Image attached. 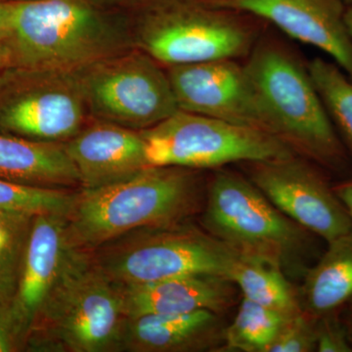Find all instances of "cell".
I'll return each instance as SVG.
<instances>
[{
  "label": "cell",
  "mask_w": 352,
  "mask_h": 352,
  "mask_svg": "<svg viewBox=\"0 0 352 352\" xmlns=\"http://www.w3.org/2000/svg\"><path fill=\"white\" fill-rule=\"evenodd\" d=\"M303 311L318 319L352 305V231L328 243L323 256L303 275Z\"/></svg>",
  "instance_id": "19"
},
{
  "label": "cell",
  "mask_w": 352,
  "mask_h": 352,
  "mask_svg": "<svg viewBox=\"0 0 352 352\" xmlns=\"http://www.w3.org/2000/svg\"><path fill=\"white\" fill-rule=\"evenodd\" d=\"M231 281L243 298L284 316L302 311L298 289L289 282L283 268L268 259L241 254Z\"/></svg>",
  "instance_id": "20"
},
{
  "label": "cell",
  "mask_w": 352,
  "mask_h": 352,
  "mask_svg": "<svg viewBox=\"0 0 352 352\" xmlns=\"http://www.w3.org/2000/svg\"><path fill=\"white\" fill-rule=\"evenodd\" d=\"M333 188L352 220V178L333 186Z\"/></svg>",
  "instance_id": "28"
},
{
  "label": "cell",
  "mask_w": 352,
  "mask_h": 352,
  "mask_svg": "<svg viewBox=\"0 0 352 352\" xmlns=\"http://www.w3.org/2000/svg\"><path fill=\"white\" fill-rule=\"evenodd\" d=\"M10 32V4L0 1V41H6Z\"/></svg>",
  "instance_id": "29"
},
{
  "label": "cell",
  "mask_w": 352,
  "mask_h": 352,
  "mask_svg": "<svg viewBox=\"0 0 352 352\" xmlns=\"http://www.w3.org/2000/svg\"><path fill=\"white\" fill-rule=\"evenodd\" d=\"M32 215L0 212V302L11 305L31 232Z\"/></svg>",
  "instance_id": "23"
},
{
  "label": "cell",
  "mask_w": 352,
  "mask_h": 352,
  "mask_svg": "<svg viewBox=\"0 0 352 352\" xmlns=\"http://www.w3.org/2000/svg\"><path fill=\"white\" fill-rule=\"evenodd\" d=\"M66 214L34 215L11 310L20 339L25 340L76 249Z\"/></svg>",
  "instance_id": "14"
},
{
  "label": "cell",
  "mask_w": 352,
  "mask_h": 352,
  "mask_svg": "<svg viewBox=\"0 0 352 352\" xmlns=\"http://www.w3.org/2000/svg\"><path fill=\"white\" fill-rule=\"evenodd\" d=\"M22 340L18 333L11 305L0 302V352L23 351Z\"/></svg>",
  "instance_id": "27"
},
{
  "label": "cell",
  "mask_w": 352,
  "mask_h": 352,
  "mask_svg": "<svg viewBox=\"0 0 352 352\" xmlns=\"http://www.w3.org/2000/svg\"><path fill=\"white\" fill-rule=\"evenodd\" d=\"M64 145L83 189L107 186L151 166L140 132L105 120L83 126Z\"/></svg>",
  "instance_id": "15"
},
{
  "label": "cell",
  "mask_w": 352,
  "mask_h": 352,
  "mask_svg": "<svg viewBox=\"0 0 352 352\" xmlns=\"http://www.w3.org/2000/svg\"><path fill=\"white\" fill-rule=\"evenodd\" d=\"M333 126L352 154V80L333 62L315 58L307 66Z\"/></svg>",
  "instance_id": "22"
},
{
  "label": "cell",
  "mask_w": 352,
  "mask_h": 352,
  "mask_svg": "<svg viewBox=\"0 0 352 352\" xmlns=\"http://www.w3.org/2000/svg\"><path fill=\"white\" fill-rule=\"evenodd\" d=\"M203 228L244 256L279 264L286 274L305 275L309 234L289 219L248 177L219 170L207 187Z\"/></svg>",
  "instance_id": "5"
},
{
  "label": "cell",
  "mask_w": 352,
  "mask_h": 352,
  "mask_svg": "<svg viewBox=\"0 0 352 352\" xmlns=\"http://www.w3.org/2000/svg\"><path fill=\"white\" fill-rule=\"evenodd\" d=\"M9 4L11 69L78 73L126 47L124 30L88 0Z\"/></svg>",
  "instance_id": "2"
},
{
  "label": "cell",
  "mask_w": 352,
  "mask_h": 352,
  "mask_svg": "<svg viewBox=\"0 0 352 352\" xmlns=\"http://www.w3.org/2000/svg\"><path fill=\"white\" fill-rule=\"evenodd\" d=\"M139 132L148 163L154 166L199 170L295 155L268 132L182 110Z\"/></svg>",
  "instance_id": "7"
},
{
  "label": "cell",
  "mask_w": 352,
  "mask_h": 352,
  "mask_svg": "<svg viewBox=\"0 0 352 352\" xmlns=\"http://www.w3.org/2000/svg\"><path fill=\"white\" fill-rule=\"evenodd\" d=\"M288 317L243 298L233 321L226 326V351L268 352L278 331Z\"/></svg>",
  "instance_id": "21"
},
{
  "label": "cell",
  "mask_w": 352,
  "mask_h": 352,
  "mask_svg": "<svg viewBox=\"0 0 352 352\" xmlns=\"http://www.w3.org/2000/svg\"><path fill=\"white\" fill-rule=\"evenodd\" d=\"M250 180L289 219L330 243L352 231L346 208L311 164L295 155L247 163Z\"/></svg>",
  "instance_id": "10"
},
{
  "label": "cell",
  "mask_w": 352,
  "mask_h": 352,
  "mask_svg": "<svg viewBox=\"0 0 352 352\" xmlns=\"http://www.w3.org/2000/svg\"><path fill=\"white\" fill-rule=\"evenodd\" d=\"M119 287L76 248L25 340L44 352H119L126 320Z\"/></svg>",
  "instance_id": "3"
},
{
  "label": "cell",
  "mask_w": 352,
  "mask_h": 352,
  "mask_svg": "<svg viewBox=\"0 0 352 352\" xmlns=\"http://www.w3.org/2000/svg\"><path fill=\"white\" fill-rule=\"evenodd\" d=\"M316 318L305 311L282 324L268 352H312L316 349Z\"/></svg>",
  "instance_id": "25"
},
{
  "label": "cell",
  "mask_w": 352,
  "mask_h": 352,
  "mask_svg": "<svg viewBox=\"0 0 352 352\" xmlns=\"http://www.w3.org/2000/svg\"><path fill=\"white\" fill-rule=\"evenodd\" d=\"M224 328L220 314L210 310L126 317L119 351H219L223 346Z\"/></svg>",
  "instance_id": "17"
},
{
  "label": "cell",
  "mask_w": 352,
  "mask_h": 352,
  "mask_svg": "<svg viewBox=\"0 0 352 352\" xmlns=\"http://www.w3.org/2000/svg\"><path fill=\"white\" fill-rule=\"evenodd\" d=\"M74 194L71 190L41 188L0 177V212L32 215L67 214Z\"/></svg>",
  "instance_id": "24"
},
{
  "label": "cell",
  "mask_w": 352,
  "mask_h": 352,
  "mask_svg": "<svg viewBox=\"0 0 352 352\" xmlns=\"http://www.w3.org/2000/svg\"><path fill=\"white\" fill-rule=\"evenodd\" d=\"M12 67V53L6 41H0V73Z\"/></svg>",
  "instance_id": "30"
},
{
  "label": "cell",
  "mask_w": 352,
  "mask_h": 352,
  "mask_svg": "<svg viewBox=\"0 0 352 352\" xmlns=\"http://www.w3.org/2000/svg\"><path fill=\"white\" fill-rule=\"evenodd\" d=\"M126 317L188 314L210 310L221 314L235 302V284L217 275L194 274L119 286Z\"/></svg>",
  "instance_id": "16"
},
{
  "label": "cell",
  "mask_w": 352,
  "mask_h": 352,
  "mask_svg": "<svg viewBox=\"0 0 352 352\" xmlns=\"http://www.w3.org/2000/svg\"><path fill=\"white\" fill-rule=\"evenodd\" d=\"M9 2H23V1H31V0H7Z\"/></svg>",
  "instance_id": "33"
},
{
  "label": "cell",
  "mask_w": 352,
  "mask_h": 352,
  "mask_svg": "<svg viewBox=\"0 0 352 352\" xmlns=\"http://www.w3.org/2000/svg\"><path fill=\"white\" fill-rule=\"evenodd\" d=\"M22 71L23 89L0 103V132L46 142L73 138L88 111L78 72Z\"/></svg>",
  "instance_id": "11"
},
{
  "label": "cell",
  "mask_w": 352,
  "mask_h": 352,
  "mask_svg": "<svg viewBox=\"0 0 352 352\" xmlns=\"http://www.w3.org/2000/svg\"><path fill=\"white\" fill-rule=\"evenodd\" d=\"M0 177L41 188L80 187V176L64 143L32 140L2 132Z\"/></svg>",
  "instance_id": "18"
},
{
  "label": "cell",
  "mask_w": 352,
  "mask_h": 352,
  "mask_svg": "<svg viewBox=\"0 0 352 352\" xmlns=\"http://www.w3.org/2000/svg\"><path fill=\"white\" fill-rule=\"evenodd\" d=\"M318 352H352L346 324L339 315H327L316 320V349Z\"/></svg>",
  "instance_id": "26"
},
{
  "label": "cell",
  "mask_w": 352,
  "mask_h": 352,
  "mask_svg": "<svg viewBox=\"0 0 352 352\" xmlns=\"http://www.w3.org/2000/svg\"><path fill=\"white\" fill-rule=\"evenodd\" d=\"M344 324H346L347 333H349V340H351L352 344V314H351V316L349 317V319H347V321Z\"/></svg>",
  "instance_id": "32"
},
{
  "label": "cell",
  "mask_w": 352,
  "mask_h": 352,
  "mask_svg": "<svg viewBox=\"0 0 352 352\" xmlns=\"http://www.w3.org/2000/svg\"><path fill=\"white\" fill-rule=\"evenodd\" d=\"M144 51H124L78 72L95 118L144 131L178 109L168 73Z\"/></svg>",
  "instance_id": "8"
},
{
  "label": "cell",
  "mask_w": 352,
  "mask_h": 352,
  "mask_svg": "<svg viewBox=\"0 0 352 352\" xmlns=\"http://www.w3.org/2000/svg\"><path fill=\"white\" fill-rule=\"evenodd\" d=\"M342 1H344V3H349V6H352V0H342Z\"/></svg>",
  "instance_id": "34"
},
{
  "label": "cell",
  "mask_w": 352,
  "mask_h": 352,
  "mask_svg": "<svg viewBox=\"0 0 352 352\" xmlns=\"http://www.w3.org/2000/svg\"><path fill=\"white\" fill-rule=\"evenodd\" d=\"M91 252L97 266L119 286L194 274L231 280L241 258L239 252L189 221L136 229Z\"/></svg>",
  "instance_id": "6"
},
{
  "label": "cell",
  "mask_w": 352,
  "mask_h": 352,
  "mask_svg": "<svg viewBox=\"0 0 352 352\" xmlns=\"http://www.w3.org/2000/svg\"><path fill=\"white\" fill-rule=\"evenodd\" d=\"M245 68L258 92L271 133L294 152L338 170L346 161L344 146L307 67L274 41L252 47Z\"/></svg>",
  "instance_id": "4"
},
{
  "label": "cell",
  "mask_w": 352,
  "mask_h": 352,
  "mask_svg": "<svg viewBox=\"0 0 352 352\" xmlns=\"http://www.w3.org/2000/svg\"><path fill=\"white\" fill-rule=\"evenodd\" d=\"M254 34L230 10L192 4L155 9L141 25L139 45L159 63L175 66L249 55Z\"/></svg>",
  "instance_id": "9"
},
{
  "label": "cell",
  "mask_w": 352,
  "mask_h": 352,
  "mask_svg": "<svg viewBox=\"0 0 352 352\" xmlns=\"http://www.w3.org/2000/svg\"><path fill=\"white\" fill-rule=\"evenodd\" d=\"M206 1H219V0H206Z\"/></svg>",
  "instance_id": "35"
},
{
  "label": "cell",
  "mask_w": 352,
  "mask_h": 352,
  "mask_svg": "<svg viewBox=\"0 0 352 352\" xmlns=\"http://www.w3.org/2000/svg\"><path fill=\"white\" fill-rule=\"evenodd\" d=\"M344 21H346L347 31H349L352 38V6L346 7Z\"/></svg>",
  "instance_id": "31"
},
{
  "label": "cell",
  "mask_w": 352,
  "mask_h": 352,
  "mask_svg": "<svg viewBox=\"0 0 352 352\" xmlns=\"http://www.w3.org/2000/svg\"><path fill=\"white\" fill-rule=\"evenodd\" d=\"M226 10L270 21L291 38L318 48L352 80V38L342 0H219L206 1Z\"/></svg>",
  "instance_id": "13"
},
{
  "label": "cell",
  "mask_w": 352,
  "mask_h": 352,
  "mask_svg": "<svg viewBox=\"0 0 352 352\" xmlns=\"http://www.w3.org/2000/svg\"><path fill=\"white\" fill-rule=\"evenodd\" d=\"M168 76L179 110L272 134L245 65L231 59L175 65Z\"/></svg>",
  "instance_id": "12"
},
{
  "label": "cell",
  "mask_w": 352,
  "mask_h": 352,
  "mask_svg": "<svg viewBox=\"0 0 352 352\" xmlns=\"http://www.w3.org/2000/svg\"><path fill=\"white\" fill-rule=\"evenodd\" d=\"M206 193L196 170L147 166L122 182L75 192L66 214L69 237L92 251L136 229L189 221L203 210Z\"/></svg>",
  "instance_id": "1"
}]
</instances>
